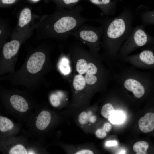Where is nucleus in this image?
<instances>
[{
    "label": "nucleus",
    "instance_id": "obj_1",
    "mask_svg": "<svg viewBox=\"0 0 154 154\" xmlns=\"http://www.w3.org/2000/svg\"><path fill=\"white\" fill-rule=\"evenodd\" d=\"M53 68L51 60L44 53L36 52L27 58L21 68L1 78L13 85H21L33 88L41 84L45 76Z\"/></svg>",
    "mask_w": 154,
    "mask_h": 154
},
{
    "label": "nucleus",
    "instance_id": "obj_2",
    "mask_svg": "<svg viewBox=\"0 0 154 154\" xmlns=\"http://www.w3.org/2000/svg\"><path fill=\"white\" fill-rule=\"evenodd\" d=\"M130 19L128 15L124 14L109 21L103 31L105 40L112 42L127 36L129 31Z\"/></svg>",
    "mask_w": 154,
    "mask_h": 154
},
{
    "label": "nucleus",
    "instance_id": "obj_3",
    "mask_svg": "<svg viewBox=\"0 0 154 154\" xmlns=\"http://www.w3.org/2000/svg\"><path fill=\"white\" fill-rule=\"evenodd\" d=\"M83 24L73 31L71 35L87 46L90 51L96 53L103 30Z\"/></svg>",
    "mask_w": 154,
    "mask_h": 154
},
{
    "label": "nucleus",
    "instance_id": "obj_4",
    "mask_svg": "<svg viewBox=\"0 0 154 154\" xmlns=\"http://www.w3.org/2000/svg\"><path fill=\"white\" fill-rule=\"evenodd\" d=\"M138 125L140 129L143 132L148 133L154 130V113L149 112L139 120Z\"/></svg>",
    "mask_w": 154,
    "mask_h": 154
},
{
    "label": "nucleus",
    "instance_id": "obj_5",
    "mask_svg": "<svg viewBox=\"0 0 154 154\" xmlns=\"http://www.w3.org/2000/svg\"><path fill=\"white\" fill-rule=\"evenodd\" d=\"M125 88L133 92L135 97L140 98L143 96L145 93V90L143 85L138 81L133 79L126 80L124 83Z\"/></svg>",
    "mask_w": 154,
    "mask_h": 154
},
{
    "label": "nucleus",
    "instance_id": "obj_6",
    "mask_svg": "<svg viewBox=\"0 0 154 154\" xmlns=\"http://www.w3.org/2000/svg\"><path fill=\"white\" fill-rule=\"evenodd\" d=\"M9 101L11 106L19 112H25L28 109L27 100L21 95L16 94H12L9 97Z\"/></svg>",
    "mask_w": 154,
    "mask_h": 154
},
{
    "label": "nucleus",
    "instance_id": "obj_7",
    "mask_svg": "<svg viewBox=\"0 0 154 154\" xmlns=\"http://www.w3.org/2000/svg\"><path fill=\"white\" fill-rule=\"evenodd\" d=\"M51 116L47 111L43 110L41 112L36 119V127L39 130L45 129L49 125L51 120Z\"/></svg>",
    "mask_w": 154,
    "mask_h": 154
},
{
    "label": "nucleus",
    "instance_id": "obj_8",
    "mask_svg": "<svg viewBox=\"0 0 154 154\" xmlns=\"http://www.w3.org/2000/svg\"><path fill=\"white\" fill-rule=\"evenodd\" d=\"M71 61L69 56H63L58 60V68L61 74L63 76L70 75L72 71Z\"/></svg>",
    "mask_w": 154,
    "mask_h": 154
},
{
    "label": "nucleus",
    "instance_id": "obj_9",
    "mask_svg": "<svg viewBox=\"0 0 154 154\" xmlns=\"http://www.w3.org/2000/svg\"><path fill=\"white\" fill-rule=\"evenodd\" d=\"M31 19L30 10L28 8L24 9L21 12L19 21V26L23 27L29 23Z\"/></svg>",
    "mask_w": 154,
    "mask_h": 154
},
{
    "label": "nucleus",
    "instance_id": "obj_10",
    "mask_svg": "<svg viewBox=\"0 0 154 154\" xmlns=\"http://www.w3.org/2000/svg\"><path fill=\"white\" fill-rule=\"evenodd\" d=\"M139 57L141 60L147 65H151L154 64V54L150 50L143 51L140 54Z\"/></svg>",
    "mask_w": 154,
    "mask_h": 154
},
{
    "label": "nucleus",
    "instance_id": "obj_11",
    "mask_svg": "<svg viewBox=\"0 0 154 154\" xmlns=\"http://www.w3.org/2000/svg\"><path fill=\"white\" fill-rule=\"evenodd\" d=\"M125 118V115L123 112L114 110L108 119L112 124H117L122 123L124 120Z\"/></svg>",
    "mask_w": 154,
    "mask_h": 154
},
{
    "label": "nucleus",
    "instance_id": "obj_12",
    "mask_svg": "<svg viewBox=\"0 0 154 154\" xmlns=\"http://www.w3.org/2000/svg\"><path fill=\"white\" fill-rule=\"evenodd\" d=\"M149 147L148 143L145 141H138L135 143L133 147V150L137 154H147Z\"/></svg>",
    "mask_w": 154,
    "mask_h": 154
},
{
    "label": "nucleus",
    "instance_id": "obj_13",
    "mask_svg": "<svg viewBox=\"0 0 154 154\" xmlns=\"http://www.w3.org/2000/svg\"><path fill=\"white\" fill-rule=\"evenodd\" d=\"M14 124L9 119L6 117L0 116V131L1 132H5L13 129Z\"/></svg>",
    "mask_w": 154,
    "mask_h": 154
},
{
    "label": "nucleus",
    "instance_id": "obj_14",
    "mask_svg": "<svg viewBox=\"0 0 154 154\" xmlns=\"http://www.w3.org/2000/svg\"><path fill=\"white\" fill-rule=\"evenodd\" d=\"M114 110L113 107L111 104L106 103L103 106L101 114L104 117L108 119Z\"/></svg>",
    "mask_w": 154,
    "mask_h": 154
},
{
    "label": "nucleus",
    "instance_id": "obj_15",
    "mask_svg": "<svg viewBox=\"0 0 154 154\" xmlns=\"http://www.w3.org/2000/svg\"><path fill=\"white\" fill-rule=\"evenodd\" d=\"M9 154H26L29 153L25 148L22 145L17 144L13 146L10 150Z\"/></svg>",
    "mask_w": 154,
    "mask_h": 154
},
{
    "label": "nucleus",
    "instance_id": "obj_16",
    "mask_svg": "<svg viewBox=\"0 0 154 154\" xmlns=\"http://www.w3.org/2000/svg\"><path fill=\"white\" fill-rule=\"evenodd\" d=\"M142 18L145 24H154V11L145 13Z\"/></svg>",
    "mask_w": 154,
    "mask_h": 154
},
{
    "label": "nucleus",
    "instance_id": "obj_17",
    "mask_svg": "<svg viewBox=\"0 0 154 154\" xmlns=\"http://www.w3.org/2000/svg\"><path fill=\"white\" fill-rule=\"evenodd\" d=\"M62 92L58 91L57 94L55 93L52 94L50 96V100L52 104L54 106H56L60 104L61 102V98L60 97Z\"/></svg>",
    "mask_w": 154,
    "mask_h": 154
},
{
    "label": "nucleus",
    "instance_id": "obj_18",
    "mask_svg": "<svg viewBox=\"0 0 154 154\" xmlns=\"http://www.w3.org/2000/svg\"><path fill=\"white\" fill-rule=\"evenodd\" d=\"M88 116L87 113L85 112H81L78 117L79 122L82 125L87 123L88 121Z\"/></svg>",
    "mask_w": 154,
    "mask_h": 154
},
{
    "label": "nucleus",
    "instance_id": "obj_19",
    "mask_svg": "<svg viewBox=\"0 0 154 154\" xmlns=\"http://www.w3.org/2000/svg\"><path fill=\"white\" fill-rule=\"evenodd\" d=\"M95 134L96 137L99 139L103 138L107 135L106 132L102 128L97 129Z\"/></svg>",
    "mask_w": 154,
    "mask_h": 154
},
{
    "label": "nucleus",
    "instance_id": "obj_20",
    "mask_svg": "<svg viewBox=\"0 0 154 154\" xmlns=\"http://www.w3.org/2000/svg\"><path fill=\"white\" fill-rule=\"evenodd\" d=\"M93 3L98 5H105L109 3L110 0H90Z\"/></svg>",
    "mask_w": 154,
    "mask_h": 154
},
{
    "label": "nucleus",
    "instance_id": "obj_21",
    "mask_svg": "<svg viewBox=\"0 0 154 154\" xmlns=\"http://www.w3.org/2000/svg\"><path fill=\"white\" fill-rule=\"evenodd\" d=\"M117 141L114 140H110L106 141L105 144V146L107 147L114 146L117 145Z\"/></svg>",
    "mask_w": 154,
    "mask_h": 154
},
{
    "label": "nucleus",
    "instance_id": "obj_22",
    "mask_svg": "<svg viewBox=\"0 0 154 154\" xmlns=\"http://www.w3.org/2000/svg\"><path fill=\"white\" fill-rule=\"evenodd\" d=\"M102 128L106 132H109L111 129L112 126L110 124L106 123L104 124Z\"/></svg>",
    "mask_w": 154,
    "mask_h": 154
},
{
    "label": "nucleus",
    "instance_id": "obj_23",
    "mask_svg": "<svg viewBox=\"0 0 154 154\" xmlns=\"http://www.w3.org/2000/svg\"><path fill=\"white\" fill-rule=\"evenodd\" d=\"M76 154H93V152L91 151L88 149L80 150L76 152Z\"/></svg>",
    "mask_w": 154,
    "mask_h": 154
},
{
    "label": "nucleus",
    "instance_id": "obj_24",
    "mask_svg": "<svg viewBox=\"0 0 154 154\" xmlns=\"http://www.w3.org/2000/svg\"><path fill=\"white\" fill-rule=\"evenodd\" d=\"M63 2L66 5H69L72 3L77 2L79 0H63Z\"/></svg>",
    "mask_w": 154,
    "mask_h": 154
},
{
    "label": "nucleus",
    "instance_id": "obj_25",
    "mask_svg": "<svg viewBox=\"0 0 154 154\" xmlns=\"http://www.w3.org/2000/svg\"><path fill=\"white\" fill-rule=\"evenodd\" d=\"M16 0H2V2L5 4H11L14 3Z\"/></svg>",
    "mask_w": 154,
    "mask_h": 154
},
{
    "label": "nucleus",
    "instance_id": "obj_26",
    "mask_svg": "<svg viewBox=\"0 0 154 154\" xmlns=\"http://www.w3.org/2000/svg\"><path fill=\"white\" fill-rule=\"evenodd\" d=\"M96 119V116H93L90 118L89 121L91 123H94Z\"/></svg>",
    "mask_w": 154,
    "mask_h": 154
},
{
    "label": "nucleus",
    "instance_id": "obj_27",
    "mask_svg": "<svg viewBox=\"0 0 154 154\" xmlns=\"http://www.w3.org/2000/svg\"><path fill=\"white\" fill-rule=\"evenodd\" d=\"M125 151L124 150H122L120 151L119 153V154H125Z\"/></svg>",
    "mask_w": 154,
    "mask_h": 154
},
{
    "label": "nucleus",
    "instance_id": "obj_28",
    "mask_svg": "<svg viewBox=\"0 0 154 154\" xmlns=\"http://www.w3.org/2000/svg\"><path fill=\"white\" fill-rule=\"evenodd\" d=\"M32 0L33 1L37 2V1H38L39 0Z\"/></svg>",
    "mask_w": 154,
    "mask_h": 154
}]
</instances>
